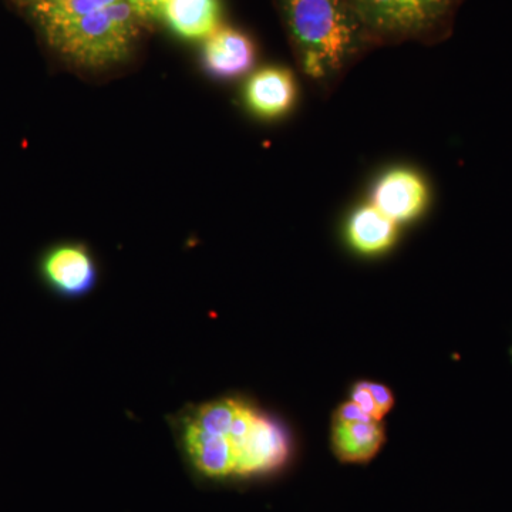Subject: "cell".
Listing matches in <instances>:
<instances>
[{
    "mask_svg": "<svg viewBox=\"0 0 512 512\" xmlns=\"http://www.w3.org/2000/svg\"><path fill=\"white\" fill-rule=\"evenodd\" d=\"M30 8L33 9V13L37 12V10L45 9L47 6L53 5V3L59 2V0H25Z\"/></svg>",
    "mask_w": 512,
    "mask_h": 512,
    "instance_id": "e0dca14e",
    "label": "cell"
},
{
    "mask_svg": "<svg viewBox=\"0 0 512 512\" xmlns=\"http://www.w3.org/2000/svg\"><path fill=\"white\" fill-rule=\"evenodd\" d=\"M427 198L429 192L419 174L396 168L379 178L373 188L372 204L397 224L419 217L427 205Z\"/></svg>",
    "mask_w": 512,
    "mask_h": 512,
    "instance_id": "8992f818",
    "label": "cell"
},
{
    "mask_svg": "<svg viewBox=\"0 0 512 512\" xmlns=\"http://www.w3.org/2000/svg\"><path fill=\"white\" fill-rule=\"evenodd\" d=\"M205 40L204 63L212 76L232 79L247 73L254 66V43L244 33L231 28H218Z\"/></svg>",
    "mask_w": 512,
    "mask_h": 512,
    "instance_id": "52a82bcc",
    "label": "cell"
},
{
    "mask_svg": "<svg viewBox=\"0 0 512 512\" xmlns=\"http://www.w3.org/2000/svg\"><path fill=\"white\" fill-rule=\"evenodd\" d=\"M163 18L185 39H208L220 28L218 0H168Z\"/></svg>",
    "mask_w": 512,
    "mask_h": 512,
    "instance_id": "9c48e42d",
    "label": "cell"
},
{
    "mask_svg": "<svg viewBox=\"0 0 512 512\" xmlns=\"http://www.w3.org/2000/svg\"><path fill=\"white\" fill-rule=\"evenodd\" d=\"M117 2L120 0H59L45 9L37 10L35 16L43 30H47L73 22L94 10L107 8Z\"/></svg>",
    "mask_w": 512,
    "mask_h": 512,
    "instance_id": "7c38bea8",
    "label": "cell"
},
{
    "mask_svg": "<svg viewBox=\"0 0 512 512\" xmlns=\"http://www.w3.org/2000/svg\"><path fill=\"white\" fill-rule=\"evenodd\" d=\"M306 76L326 82L366 46L349 0H278Z\"/></svg>",
    "mask_w": 512,
    "mask_h": 512,
    "instance_id": "7a4b0ae2",
    "label": "cell"
},
{
    "mask_svg": "<svg viewBox=\"0 0 512 512\" xmlns=\"http://www.w3.org/2000/svg\"><path fill=\"white\" fill-rule=\"evenodd\" d=\"M140 32V18L127 0L45 30L50 45L83 67H104L120 62Z\"/></svg>",
    "mask_w": 512,
    "mask_h": 512,
    "instance_id": "277c9868",
    "label": "cell"
},
{
    "mask_svg": "<svg viewBox=\"0 0 512 512\" xmlns=\"http://www.w3.org/2000/svg\"><path fill=\"white\" fill-rule=\"evenodd\" d=\"M47 284L66 298L87 295L97 282V269L89 249L64 244L47 252L42 264Z\"/></svg>",
    "mask_w": 512,
    "mask_h": 512,
    "instance_id": "5b68a950",
    "label": "cell"
},
{
    "mask_svg": "<svg viewBox=\"0 0 512 512\" xmlns=\"http://www.w3.org/2000/svg\"><path fill=\"white\" fill-rule=\"evenodd\" d=\"M138 18H163V12L168 0H127Z\"/></svg>",
    "mask_w": 512,
    "mask_h": 512,
    "instance_id": "5bb4252c",
    "label": "cell"
},
{
    "mask_svg": "<svg viewBox=\"0 0 512 512\" xmlns=\"http://www.w3.org/2000/svg\"><path fill=\"white\" fill-rule=\"evenodd\" d=\"M363 383H365L366 389L369 390L370 394H372L373 400H375L377 409H379L382 417L384 414L389 413L394 404V397L392 392H390L386 386H382V384L369 382Z\"/></svg>",
    "mask_w": 512,
    "mask_h": 512,
    "instance_id": "9a60e30c",
    "label": "cell"
},
{
    "mask_svg": "<svg viewBox=\"0 0 512 512\" xmlns=\"http://www.w3.org/2000/svg\"><path fill=\"white\" fill-rule=\"evenodd\" d=\"M463 0H349L366 46L436 43L453 29Z\"/></svg>",
    "mask_w": 512,
    "mask_h": 512,
    "instance_id": "3957f363",
    "label": "cell"
},
{
    "mask_svg": "<svg viewBox=\"0 0 512 512\" xmlns=\"http://www.w3.org/2000/svg\"><path fill=\"white\" fill-rule=\"evenodd\" d=\"M352 402L356 403L373 420L380 421L383 419L382 414L377 409L375 400H373L372 394L366 389L365 383L356 384L352 393Z\"/></svg>",
    "mask_w": 512,
    "mask_h": 512,
    "instance_id": "4fadbf2b",
    "label": "cell"
},
{
    "mask_svg": "<svg viewBox=\"0 0 512 512\" xmlns=\"http://www.w3.org/2000/svg\"><path fill=\"white\" fill-rule=\"evenodd\" d=\"M296 84L292 73L281 67H266L249 80L247 103L261 117L282 116L295 103Z\"/></svg>",
    "mask_w": 512,
    "mask_h": 512,
    "instance_id": "ba28073f",
    "label": "cell"
},
{
    "mask_svg": "<svg viewBox=\"0 0 512 512\" xmlns=\"http://www.w3.org/2000/svg\"><path fill=\"white\" fill-rule=\"evenodd\" d=\"M174 433L192 473L205 480L266 476L291 456L284 424L239 397L192 404L174 420Z\"/></svg>",
    "mask_w": 512,
    "mask_h": 512,
    "instance_id": "6da1fadb",
    "label": "cell"
},
{
    "mask_svg": "<svg viewBox=\"0 0 512 512\" xmlns=\"http://www.w3.org/2000/svg\"><path fill=\"white\" fill-rule=\"evenodd\" d=\"M335 421H376L367 416L356 403L349 402L342 404L336 412Z\"/></svg>",
    "mask_w": 512,
    "mask_h": 512,
    "instance_id": "2e32d148",
    "label": "cell"
},
{
    "mask_svg": "<svg viewBox=\"0 0 512 512\" xmlns=\"http://www.w3.org/2000/svg\"><path fill=\"white\" fill-rule=\"evenodd\" d=\"M332 443L345 463H366L383 446L384 430L379 421H335Z\"/></svg>",
    "mask_w": 512,
    "mask_h": 512,
    "instance_id": "30bf717a",
    "label": "cell"
},
{
    "mask_svg": "<svg viewBox=\"0 0 512 512\" xmlns=\"http://www.w3.org/2000/svg\"><path fill=\"white\" fill-rule=\"evenodd\" d=\"M396 235V222L387 218L373 205L359 208L350 217V244L363 254H377L392 247Z\"/></svg>",
    "mask_w": 512,
    "mask_h": 512,
    "instance_id": "8fae6325",
    "label": "cell"
}]
</instances>
